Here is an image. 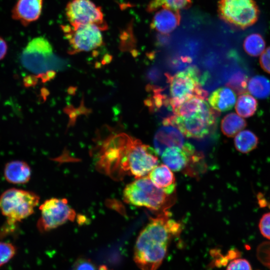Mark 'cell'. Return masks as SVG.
<instances>
[{"instance_id": "6da1fadb", "label": "cell", "mask_w": 270, "mask_h": 270, "mask_svg": "<svg viewBox=\"0 0 270 270\" xmlns=\"http://www.w3.org/2000/svg\"><path fill=\"white\" fill-rule=\"evenodd\" d=\"M158 154L155 150L126 134L108 137L100 151L98 168L110 176L125 174L140 178L157 166Z\"/></svg>"}, {"instance_id": "7a4b0ae2", "label": "cell", "mask_w": 270, "mask_h": 270, "mask_svg": "<svg viewBox=\"0 0 270 270\" xmlns=\"http://www.w3.org/2000/svg\"><path fill=\"white\" fill-rule=\"evenodd\" d=\"M180 224L166 214L150 220L140 233L134 250V261L141 270H157L172 238L180 232Z\"/></svg>"}, {"instance_id": "3957f363", "label": "cell", "mask_w": 270, "mask_h": 270, "mask_svg": "<svg viewBox=\"0 0 270 270\" xmlns=\"http://www.w3.org/2000/svg\"><path fill=\"white\" fill-rule=\"evenodd\" d=\"M20 61L26 70L38 74L62 70L66 65V61L54 54L49 41L42 36L34 38L27 44Z\"/></svg>"}, {"instance_id": "277c9868", "label": "cell", "mask_w": 270, "mask_h": 270, "mask_svg": "<svg viewBox=\"0 0 270 270\" xmlns=\"http://www.w3.org/2000/svg\"><path fill=\"white\" fill-rule=\"evenodd\" d=\"M199 74L197 68L190 66L173 76L166 74L170 96L168 102L172 109L194 96L206 99L207 92L202 88Z\"/></svg>"}, {"instance_id": "5b68a950", "label": "cell", "mask_w": 270, "mask_h": 270, "mask_svg": "<svg viewBox=\"0 0 270 270\" xmlns=\"http://www.w3.org/2000/svg\"><path fill=\"white\" fill-rule=\"evenodd\" d=\"M39 200V196L33 192L10 188L0 196V212L9 224H15L32 214Z\"/></svg>"}, {"instance_id": "8992f818", "label": "cell", "mask_w": 270, "mask_h": 270, "mask_svg": "<svg viewBox=\"0 0 270 270\" xmlns=\"http://www.w3.org/2000/svg\"><path fill=\"white\" fill-rule=\"evenodd\" d=\"M209 104L202 110L190 116L181 117L174 115L166 118L164 124H170L187 138H202L214 129L218 114Z\"/></svg>"}, {"instance_id": "52a82bcc", "label": "cell", "mask_w": 270, "mask_h": 270, "mask_svg": "<svg viewBox=\"0 0 270 270\" xmlns=\"http://www.w3.org/2000/svg\"><path fill=\"white\" fill-rule=\"evenodd\" d=\"M167 194L156 187L147 176L138 178L126 186L124 200L137 206L158 210L166 203Z\"/></svg>"}, {"instance_id": "ba28073f", "label": "cell", "mask_w": 270, "mask_h": 270, "mask_svg": "<svg viewBox=\"0 0 270 270\" xmlns=\"http://www.w3.org/2000/svg\"><path fill=\"white\" fill-rule=\"evenodd\" d=\"M218 8L222 20L242 30L254 24L260 14L254 0H220Z\"/></svg>"}, {"instance_id": "9c48e42d", "label": "cell", "mask_w": 270, "mask_h": 270, "mask_svg": "<svg viewBox=\"0 0 270 270\" xmlns=\"http://www.w3.org/2000/svg\"><path fill=\"white\" fill-rule=\"evenodd\" d=\"M69 24L74 28L94 25L102 31L108 29L102 8L90 0H71L66 7Z\"/></svg>"}, {"instance_id": "30bf717a", "label": "cell", "mask_w": 270, "mask_h": 270, "mask_svg": "<svg viewBox=\"0 0 270 270\" xmlns=\"http://www.w3.org/2000/svg\"><path fill=\"white\" fill-rule=\"evenodd\" d=\"M61 28L68 42L70 54L89 52L100 47L103 43L102 30L96 26L74 28L66 24L62 25Z\"/></svg>"}, {"instance_id": "8fae6325", "label": "cell", "mask_w": 270, "mask_h": 270, "mask_svg": "<svg viewBox=\"0 0 270 270\" xmlns=\"http://www.w3.org/2000/svg\"><path fill=\"white\" fill-rule=\"evenodd\" d=\"M41 216L38 228L42 232L58 228L76 216L75 211L65 198H52L46 200L40 207Z\"/></svg>"}, {"instance_id": "7c38bea8", "label": "cell", "mask_w": 270, "mask_h": 270, "mask_svg": "<svg viewBox=\"0 0 270 270\" xmlns=\"http://www.w3.org/2000/svg\"><path fill=\"white\" fill-rule=\"evenodd\" d=\"M43 0H18L12 10V18L26 26L40 17Z\"/></svg>"}, {"instance_id": "4fadbf2b", "label": "cell", "mask_w": 270, "mask_h": 270, "mask_svg": "<svg viewBox=\"0 0 270 270\" xmlns=\"http://www.w3.org/2000/svg\"><path fill=\"white\" fill-rule=\"evenodd\" d=\"M194 153V146L189 143H184L182 148L172 146L165 149L161 154L162 160L172 170L178 172L186 166Z\"/></svg>"}, {"instance_id": "5bb4252c", "label": "cell", "mask_w": 270, "mask_h": 270, "mask_svg": "<svg viewBox=\"0 0 270 270\" xmlns=\"http://www.w3.org/2000/svg\"><path fill=\"white\" fill-rule=\"evenodd\" d=\"M155 150L161 155L168 148H182L184 144L183 134L176 127L170 124H164L156 133L154 140Z\"/></svg>"}, {"instance_id": "9a60e30c", "label": "cell", "mask_w": 270, "mask_h": 270, "mask_svg": "<svg viewBox=\"0 0 270 270\" xmlns=\"http://www.w3.org/2000/svg\"><path fill=\"white\" fill-rule=\"evenodd\" d=\"M162 8L155 14L150 28L162 34H170L179 25L180 15L179 10Z\"/></svg>"}, {"instance_id": "2e32d148", "label": "cell", "mask_w": 270, "mask_h": 270, "mask_svg": "<svg viewBox=\"0 0 270 270\" xmlns=\"http://www.w3.org/2000/svg\"><path fill=\"white\" fill-rule=\"evenodd\" d=\"M149 178L158 188L170 194L176 188V180L171 170L166 165L156 166L148 174Z\"/></svg>"}, {"instance_id": "e0dca14e", "label": "cell", "mask_w": 270, "mask_h": 270, "mask_svg": "<svg viewBox=\"0 0 270 270\" xmlns=\"http://www.w3.org/2000/svg\"><path fill=\"white\" fill-rule=\"evenodd\" d=\"M4 173L6 180L8 182L13 184H24L29 181L31 170L26 162L13 160L6 164Z\"/></svg>"}, {"instance_id": "ac0fdd59", "label": "cell", "mask_w": 270, "mask_h": 270, "mask_svg": "<svg viewBox=\"0 0 270 270\" xmlns=\"http://www.w3.org/2000/svg\"><path fill=\"white\" fill-rule=\"evenodd\" d=\"M210 106L218 112L230 110L236 104V96L230 88L222 87L214 90L209 96Z\"/></svg>"}, {"instance_id": "d6986e66", "label": "cell", "mask_w": 270, "mask_h": 270, "mask_svg": "<svg viewBox=\"0 0 270 270\" xmlns=\"http://www.w3.org/2000/svg\"><path fill=\"white\" fill-rule=\"evenodd\" d=\"M246 126V121L239 115L231 112L225 116L221 122V130L228 137H233Z\"/></svg>"}, {"instance_id": "ffe728a7", "label": "cell", "mask_w": 270, "mask_h": 270, "mask_svg": "<svg viewBox=\"0 0 270 270\" xmlns=\"http://www.w3.org/2000/svg\"><path fill=\"white\" fill-rule=\"evenodd\" d=\"M258 143V136L252 131L244 130L235 136L234 144L240 152L246 154L255 149Z\"/></svg>"}, {"instance_id": "44dd1931", "label": "cell", "mask_w": 270, "mask_h": 270, "mask_svg": "<svg viewBox=\"0 0 270 270\" xmlns=\"http://www.w3.org/2000/svg\"><path fill=\"white\" fill-rule=\"evenodd\" d=\"M248 90L257 98H267L270 96V81L262 76H254L248 81Z\"/></svg>"}, {"instance_id": "7402d4cb", "label": "cell", "mask_w": 270, "mask_h": 270, "mask_svg": "<svg viewBox=\"0 0 270 270\" xmlns=\"http://www.w3.org/2000/svg\"><path fill=\"white\" fill-rule=\"evenodd\" d=\"M235 104L237 114L242 118L252 116L258 108V102L256 98L246 93L239 96Z\"/></svg>"}, {"instance_id": "603a6c76", "label": "cell", "mask_w": 270, "mask_h": 270, "mask_svg": "<svg viewBox=\"0 0 270 270\" xmlns=\"http://www.w3.org/2000/svg\"><path fill=\"white\" fill-rule=\"evenodd\" d=\"M266 42L261 34L252 33L248 36L243 42V48L246 53L252 56H258L265 50Z\"/></svg>"}, {"instance_id": "cb8c5ba5", "label": "cell", "mask_w": 270, "mask_h": 270, "mask_svg": "<svg viewBox=\"0 0 270 270\" xmlns=\"http://www.w3.org/2000/svg\"><path fill=\"white\" fill-rule=\"evenodd\" d=\"M191 4V0H152L148 4L146 10L151 12L160 7L180 10L190 8Z\"/></svg>"}, {"instance_id": "d4e9b609", "label": "cell", "mask_w": 270, "mask_h": 270, "mask_svg": "<svg viewBox=\"0 0 270 270\" xmlns=\"http://www.w3.org/2000/svg\"><path fill=\"white\" fill-rule=\"evenodd\" d=\"M228 85L232 88L234 92L240 94H244L248 88L246 78L241 73H237L232 76Z\"/></svg>"}, {"instance_id": "484cf974", "label": "cell", "mask_w": 270, "mask_h": 270, "mask_svg": "<svg viewBox=\"0 0 270 270\" xmlns=\"http://www.w3.org/2000/svg\"><path fill=\"white\" fill-rule=\"evenodd\" d=\"M256 256L264 265L270 269V242H263L258 246Z\"/></svg>"}, {"instance_id": "4316f807", "label": "cell", "mask_w": 270, "mask_h": 270, "mask_svg": "<svg viewBox=\"0 0 270 270\" xmlns=\"http://www.w3.org/2000/svg\"><path fill=\"white\" fill-rule=\"evenodd\" d=\"M16 252V248L12 244L0 242V266L11 259Z\"/></svg>"}, {"instance_id": "83f0119b", "label": "cell", "mask_w": 270, "mask_h": 270, "mask_svg": "<svg viewBox=\"0 0 270 270\" xmlns=\"http://www.w3.org/2000/svg\"><path fill=\"white\" fill-rule=\"evenodd\" d=\"M258 228L262 236L270 240V212L262 216L259 222Z\"/></svg>"}, {"instance_id": "f1b7e54d", "label": "cell", "mask_w": 270, "mask_h": 270, "mask_svg": "<svg viewBox=\"0 0 270 270\" xmlns=\"http://www.w3.org/2000/svg\"><path fill=\"white\" fill-rule=\"evenodd\" d=\"M73 270H96V267L92 260L82 257L75 262Z\"/></svg>"}, {"instance_id": "f546056e", "label": "cell", "mask_w": 270, "mask_h": 270, "mask_svg": "<svg viewBox=\"0 0 270 270\" xmlns=\"http://www.w3.org/2000/svg\"><path fill=\"white\" fill-rule=\"evenodd\" d=\"M226 270H252L250 262L246 259L238 258L231 261Z\"/></svg>"}, {"instance_id": "4dcf8cb0", "label": "cell", "mask_w": 270, "mask_h": 270, "mask_svg": "<svg viewBox=\"0 0 270 270\" xmlns=\"http://www.w3.org/2000/svg\"><path fill=\"white\" fill-rule=\"evenodd\" d=\"M260 63L262 68L266 72L270 74V46H268L261 54Z\"/></svg>"}, {"instance_id": "1f68e13d", "label": "cell", "mask_w": 270, "mask_h": 270, "mask_svg": "<svg viewBox=\"0 0 270 270\" xmlns=\"http://www.w3.org/2000/svg\"><path fill=\"white\" fill-rule=\"evenodd\" d=\"M8 46L5 40L0 36V60H2L6 56Z\"/></svg>"}, {"instance_id": "d6a6232c", "label": "cell", "mask_w": 270, "mask_h": 270, "mask_svg": "<svg viewBox=\"0 0 270 270\" xmlns=\"http://www.w3.org/2000/svg\"><path fill=\"white\" fill-rule=\"evenodd\" d=\"M98 270H108L106 266L104 265H102L99 266Z\"/></svg>"}]
</instances>
